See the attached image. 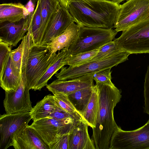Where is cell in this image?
<instances>
[{
    "label": "cell",
    "mask_w": 149,
    "mask_h": 149,
    "mask_svg": "<svg viewBox=\"0 0 149 149\" xmlns=\"http://www.w3.org/2000/svg\"><path fill=\"white\" fill-rule=\"evenodd\" d=\"M98 92L99 108L92 139L95 149H109L114 132L118 127L114 119L113 111L122 97L121 91L115 85L96 84Z\"/></svg>",
    "instance_id": "obj_1"
},
{
    "label": "cell",
    "mask_w": 149,
    "mask_h": 149,
    "mask_svg": "<svg viewBox=\"0 0 149 149\" xmlns=\"http://www.w3.org/2000/svg\"><path fill=\"white\" fill-rule=\"evenodd\" d=\"M120 4L107 0H79L71 2L68 9L79 27L112 29Z\"/></svg>",
    "instance_id": "obj_2"
},
{
    "label": "cell",
    "mask_w": 149,
    "mask_h": 149,
    "mask_svg": "<svg viewBox=\"0 0 149 149\" xmlns=\"http://www.w3.org/2000/svg\"><path fill=\"white\" fill-rule=\"evenodd\" d=\"M117 33L112 29L80 27L76 38L68 49L71 55L98 49L114 40Z\"/></svg>",
    "instance_id": "obj_3"
},
{
    "label": "cell",
    "mask_w": 149,
    "mask_h": 149,
    "mask_svg": "<svg viewBox=\"0 0 149 149\" xmlns=\"http://www.w3.org/2000/svg\"><path fill=\"white\" fill-rule=\"evenodd\" d=\"M56 54H52L47 45L33 43L29 50L25 74L28 86L32 89L46 72Z\"/></svg>",
    "instance_id": "obj_4"
},
{
    "label": "cell",
    "mask_w": 149,
    "mask_h": 149,
    "mask_svg": "<svg viewBox=\"0 0 149 149\" xmlns=\"http://www.w3.org/2000/svg\"><path fill=\"white\" fill-rule=\"evenodd\" d=\"M113 40L130 54L149 53V17L123 31Z\"/></svg>",
    "instance_id": "obj_5"
},
{
    "label": "cell",
    "mask_w": 149,
    "mask_h": 149,
    "mask_svg": "<svg viewBox=\"0 0 149 149\" xmlns=\"http://www.w3.org/2000/svg\"><path fill=\"white\" fill-rule=\"evenodd\" d=\"M130 54L124 51L102 60L91 61L83 65L74 67H62L60 71L55 74L59 80H64L77 78L84 75L93 74L95 72L116 66L128 60Z\"/></svg>",
    "instance_id": "obj_6"
},
{
    "label": "cell",
    "mask_w": 149,
    "mask_h": 149,
    "mask_svg": "<svg viewBox=\"0 0 149 149\" xmlns=\"http://www.w3.org/2000/svg\"><path fill=\"white\" fill-rule=\"evenodd\" d=\"M120 4L113 25L117 32L125 31L149 17V0H127Z\"/></svg>",
    "instance_id": "obj_7"
},
{
    "label": "cell",
    "mask_w": 149,
    "mask_h": 149,
    "mask_svg": "<svg viewBox=\"0 0 149 149\" xmlns=\"http://www.w3.org/2000/svg\"><path fill=\"white\" fill-rule=\"evenodd\" d=\"M109 149H149V119L134 130L125 131L118 127L112 136Z\"/></svg>",
    "instance_id": "obj_8"
},
{
    "label": "cell",
    "mask_w": 149,
    "mask_h": 149,
    "mask_svg": "<svg viewBox=\"0 0 149 149\" xmlns=\"http://www.w3.org/2000/svg\"><path fill=\"white\" fill-rule=\"evenodd\" d=\"M31 119L28 112L1 115L0 149H7L12 146L15 137L29 125Z\"/></svg>",
    "instance_id": "obj_9"
},
{
    "label": "cell",
    "mask_w": 149,
    "mask_h": 149,
    "mask_svg": "<svg viewBox=\"0 0 149 149\" xmlns=\"http://www.w3.org/2000/svg\"><path fill=\"white\" fill-rule=\"evenodd\" d=\"M79 121L71 118L57 120L46 118L33 121L30 126L49 146L58 136L70 133Z\"/></svg>",
    "instance_id": "obj_10"
},
{
    "label": "cell",
    "mask_w": 149,
    "mask_h": 149,
    "mask_svg": "<svg viewBox=\"0 0 149 149\" xmlns=\"http://www.w3.org/2000/svg\"><path fill=\"white\" fill-rule=\"evenodd\" d=\"M29 89L25 72L23 73L20 84L15 90L5 91L3 104L6 113L30 112L33 109Z\"/></svg>",
    "instance_id": "obj_11"
},
{
    "label": "cell",
    "mask_w": 149,
    "mask_h": 149,
    "mask_svg": "<svg viewBox=\"0 0 149 149\" xmlns=\"http://www.w3.org/2000/svg\"><path fill=\"white\" fill-rule=\"evenodd\" d=\"M73 22H75V20L68 9L59 5L47 25L41 44L49 43Z\"/></svg>",
    "instance_id": "obj_12"
},
{
    "label": "cell",
    "mask_w": 149,
    "mask_h": 149,
    "mask_svg": "<svg viewBox=\"0 0 149 149\" xmlns=\"http://www.w3.org/2000/svg\"><path fill=\"white\" fill-rule=\"evenodd\" d=\"M31 18L29 15L17 22L0 23V40L16 46L27 32Z\"/></svg>",
    "instance_id": "obj_13"
},
{
    "label": "cell",
    "mask_w": 149,
    "mask_h": 149,
    "mask_svg": "<svg viewBox=\"0 0 149 149\" xmlns=\"http://www.w3.org/2000/svg\"><path fill=\"white\" fill-rule=\"evenodd\" d=\"M93 74H89L77 78L61 80L58 79L46 86L53 95L61 93L68 95L76 91L94 86Z\"/></svg>",
    "instance_id": "obj_14"
},
{
    "label": "cell",
    "mask_w": 149,
    "mask_h": 149,
    "mask_svg": "<svg viewBox=\"0 0 149 149\" xmlns=\"http://www.w3.org/2000/svg\"><path fill=\"white\" fill-rule=\"evenodd\" d=\"M12 146L15 149H49L38 133L30 125L15 137Z\"/></svg>",
    "instance_id": "obj_15"
},
{
    "label": "cell",
    "mask_w": 149,
    "mask_h": 149,
    "mask_svg": "<svg viewBox=\"0 0 149 149\" xmlns=\"http://www.w3.org/2000/svg\"><path fill=\"white\" fill-rule=\"evenodd\" d=\"M32 43L30 33L28 31L19 47L11 52L10 58L12 69L15 74L20 78L25 72L29 49Z\"/></svg>",
    "instance_id": "obj_16"
},
{
    "label": "cell",
    "mask_w": 149,
    "mask_h": 149,
    "mask_svg": "<svg viewBox=\"0 0 149 149\" xmlns=\"http://www.w3.org/2000/svg\"><path fill=\"white\" fill-rule=\"evenodd\" d=\"M88 126L84 119L76 125L69 134L68 149H95L88 134Z\"/></svg>",
    "instance_id": "obj_17"
},
{
    "label": "cell",
    "mask_w": 149,
    "mask_h": 149,
    "mask_svg": "<svg viewBox=\"0 0 149 149\" xmlns=\"http://www.w3.org/2000/svg\"><path fill=\"white\" fill-rule=\"evenodd\" d=\"M71 54L68 48H64L56 54L53 61L46 72L39 79L32 89L40 91L47 85V82L54 74L65 65H67V59Z\"/></svg>",
    "instance_id": "obj_18"
},
{
    "label": "cell",
    "mask_w": 149,
    "mask_h": 149,
    "mask_svg": "<svg viewBox=\"0 0 149 149\" xmlns=\"http://www.w3.org/2000/svg\"><path fill=\"white\" fill-rule=\"evenodd\" d=\"M79 27L74 22L72 23L60 35L47 44L52 54L64 48H68L76 38Z\"/></svg>",
    "instance_id": "obj_19"
},
{
    "label": "cell",
    "mask_w": 149,
    "mask_h": 149,
    "mask_svg": "<svg viewBox=\"0 0 149 149\" xmlns=\"http://www.w3.org/2000/svg\"><path fill=\"white\" fill-rule=\"evenodd\" d=\"M29 14L25 6L20 3H3L0 5V23L17 22L26 18Z\"/></svg>",
    "instance_id": "obj_20"
},
{
    "label": "cell",
    "mask_w": 149,
    "mask_h": 149,
    "mask_svg": "<svg viewBox=\"0 0 149 149\" xmlns=\"http://www.w3.org/2000/svg\"><path fill=\"white\" fill-rule=\"evenodd\" d=\"M58 106L54 95H46L37 103L30 112L32 119L35 121L48 117Z\"/></svg>",
    "instance_id": "obj_21"
},
{
    "label": "cell",
    "mask_w": 149,
    "mask_h": 149,
    "mask_svg": "<svg viewBox=\"0 0 149 149\" xmlns=\"http://www.w3.org/2000/svg\"><path fill=\"white\" fill-rule=\"evenodd\" d=\"M99 108V94L97 87L95 85L87 106L81 114L83 119L92 129L96 126Z\"/></svg>",
    "instance_id": "obj_22"
},
{
    "label": "cell",
    "mask_w": 149,
    "mask_h": 149,
    "mask_svg": "<svg viewBox=\"0 0 149 149\" xmlns=\"http://www.w3.org/2000/svg\"><path fill=\"white\" fill-rule=\"evenodd\" d=\"M40 1L41 26L40 36L42 42L47 25L60 5L58 0H40Z\"/></svg>",
    "instance_id": "obj_23"
},
{
    "label": "cell",
    "mask_w": 149,
    "mask_h": 149,
    "mask_svg": "<svg viewBox=\"0 0 149 149\" xmlns=\"http://www.w3.org/2000/svg\"><path fill=\"white\" fill-rule=\"evenodd\" d=\"M94 86L80 89L67 95L70 102L81 115L90 100Z\"/></svg>",
    "instance_id": "obj_24"
},
{
    "label": "cell",
    "mask_w": 149,
    "mask_h": 149,
    "mask_svg": "<svg viewBox=\"0 0 149 149\" xmlns=\"http://www.w3.org/2000/svg\"><path fill=\"white\" fill-rule=\"evenodd\" d=\"M21 78L15 74L10 56L2 73L0 74V86L5 91L15 90L20 84Z\"/></svg>",
    "instance_id": "obj_25"
},
{
    "label": "cell",
    "mask_w": 149,
    "mask_h": 149,
    "mask_svg": "<svg viewBox=\"0 0 149 149\" xmlns=\"http://www.w3.org/2000/svg\"><path fill=\"white\" fill-rule=\"evenodd\" d=\"M41 26V3L40 0H38L28 31L30 33L33 44L40 45L41 44L40 36Z\"/></svg>",
    "instance_id": "obj_26"
},
{
    "label": "cell",
    "mask_w": 149,
    "mask_h": 149,
    "mask_svg": "<svg viewBox=\"0 0 149 149\" xmlns=\"http://www.w3.org/2000/svg\"><path fill=\"white\" fill-rule=\"evenodd\" d=\"M54 95L56 103L60 107L77 120L80 121L83 119L81 114L76 110L67 95L58 93Z\"/></svg>",
    "instance_id": "obj_27"
},
{
    "label": "cell",
    "mask_w": 149,
    "mask_h": 149,
    "mask_svg": "<svg viewBox=\"0 0 149 149\" xmlns=\"http://www.w3.org/2000/svg\"><path fill=\"white\" fill-rule=\"evenodd\" d=\"M124 51L118 46L113 41L109 42L101 47L91 61L102 60Z\"/></svg>",
    "instance_id": "obj_28"
},
{
    "label": "cell",
    "mask_w": 149,
    "mask_h": 149,
    "mask_svg": "<svg viewBox=\"0 0 149 149\" xmlns=\"http://www.w3.org/2000/svg\"><path fill=\"white\" fill-rule=\"evenodd\" d=\"M99 49L75 55L70 54L67 59V65L72 67L78 66L91 61Z\"/></svg>",
    "instance_id": "obj_29"
},
{
    "label": "cell",
    "mask_w": 149,
    "mask_h": 149,
    "mask_svg": "<svg viewBox=\"0 0 149 149\" xmlns=\"http://www.w3.org/2000/svg\"><path fill=\"white\" fill-rule=\"evenodd\" d=\"M12 46L0 40V74L2 73L10 57Z\"/></svg>",
    "instance_id": "obj_30"
},
{
    "label": "cell",
    "mask_w": 149,
    "mask_h": 149,
    "mask_svg": "<svg viewBox=\"0 0 149 149\" xmlns=\"http://www.w3.org/2000/svg\"><path fill=\"white\" fill-rule=\"evenodd\" d=\"M111 68H107L94 73L93 79L96 83H102L111 86L114 85L111 81Z\"/></svg>",
    "instance_id": "obj_31"
},
{
    "label": "cell",
    "mask_w": 149,
    "mask_h": 149,
    "mask_svg": "<svg viewBox=\"0 0 149 149\" xmlns=\"http://www.w3.org/2000/svg\"><path fill=\"white\" fill-rule=\"evenodd\" d=\"M69 134L58 136L49 145V149H68Z\"/></svg>",
    "instance_id": "obj_32"
},
{
    "label": "cell",
    "mask_w": 149,
    "mask_h": 149,
    "mask_svg": "<svg viewBox=\"0 0 149 149\" xmlns=\"http://www.w3.org/2000/svg\"><path fill=\"white\" fill-rule=\"evenodd\" d=\"M144 87V111L149 115V65L145 75Z\"/></svg>",
    "instance_id": "obj_33"
},
{
    "label": "cell",
    "mask_w": 149,
    "mask_h": 149,
    "mask_svg": "<svg viewBox=\"0 0 149 149\" xmlns=\"http://www.w3.org/2000/svg\"><path fill=\"white\" fill-rule=\"evenodd\" d=\"M48 118H52L57 120H63L71 118L77 120L58 105L54 111Z\"/></svg>",
    "instance_id": "obj_34"
},
{
    "label": "cell",
    "mask_w": 149,
    "mask_h": 149,
    "mask_svg": "<svg viewBox=\"0 0 149 149\" xmlns=\"http://www.w3.org/2000/svg\"><path fill=\"white\" fill-rule=\"evenodd\" d=\"M38 0H29L25 6L29 13V15L32 16L34 12L35 4Z\"/></svg>",
    "instance_id": "obj_35"
},
{
    "label": "cell",
    "mask_w": 149,
    "mask_h": 149,
    "mask_svg": "<svg viewBox=\"0 0 149 149\" xmlns=\"http://www.w3.org/2000/svg\"><path fill=\"white\" fill-rule=\"evenodd\" d=\"M79 0H58L60 6L68 9L69 4L72 2Z\"/></svg>",
    "instance_id": "obj_36"
},
{
    "label": "cell",
    "mask_w": 149,
    "mask_h": 149,
    "mask_svg": "<svg viewBox=\"0 0 149 149\" xmlns=\"http://www.w3.org/2000/svg\"><path fill=\"white\" fill-rule=\"evenodd\" d=\"M107 0L113 1L114 2L116 3L119 4H120V3H121L125 0Z\"/></svg>",
    "instance_id": "obj_37"
}]
</instances>
